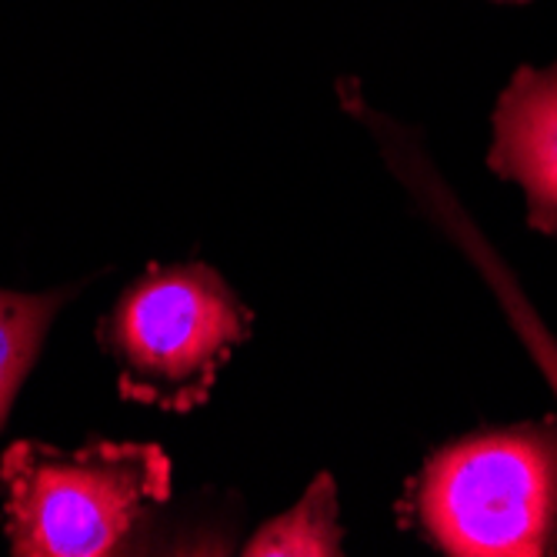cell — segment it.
I'll return each mask as SVG.
<instances>
[{
	"label": "cell",
	"instance_id": "obj_1",
	"mask_svg": "<svg viewBox=\"0 0 557 557\" xmlns=\"http://www.w3.org/2000/svg\"><path fill=\"white\" fill-rule=\"evenodd\" d=\"M397 515L454 557L557 554V414L444 444L411 478Z\"/></svg>",
	"mask_w": 557,
	"mask_h": 557
},
{
	"label": "cell",
	"instance_id": "obj_2",
	"mask_svg": "<svg viewBox=\"0 0 557 557\" xmlns=\"http://www.w3.org/2000/svg\"><path fill=\"white\" fill-rule=\"evenodd\" d=\"M171 497V461L158 444L90 441L61 450L17 441L0 458V515L21 557L121 554Z\"/></svg>",
	"mask_w": 557,
	"mask_h": 557
},
{
	"label": "cell",
	"instance_id": "obj_3",
	"mask_svg": "<svg viewBox=\"0 0 557 557\" xmlns=\"http://www.w3.org/2000/svg\"><path fill=\"white\" fill-rule=\"evenodd\" d=\"M255 314L208 264L147 268L97 324L124 400L187 414L205 404Z\"/></svg>",
	"mask_w": 557,
	"mask_h": 557
},
{
	"label": "cell",
	"instance_id": "obj_4",
	"mask_svg": "<svg viewBox=\"0 0 557 557\" xmlns=\"http://www.w3.org/2000/svg\"><path fill=\"white\" fill-rule=\"evenodd\" d=\"M487 168L524 190L528 224L557 234V61L521 67L494 108Z\"/></svg>",
	"mask_w": 557,
	"mask_h": 557
},
{
	"label": "cell",
	"instance_id": "obj_5",
	"mask_svg": "<svg viewBox=\"0 0 557 557\" xmlns=\"http://www.w3.org/2000/svg\"><path fill=\"white\" fill-rule=\"evenodd\" d=\"M344 528L337 487L331 474H318L290 511L271 518L244 544L247 557H337L344 554Z\"/></svg>",
	"mask_w": 557,
	"mask_h": 557
},
{
	"label": "cell",
	"instance_id": "obj_6",
	"mask_svg": "<svg viewBox=\"0 0 557 557\" xmlns=\"http://www.w3.org/2000/svg\"><path fill=\"white\" fill-rule=\"evenodd\" d=\"M74 294L77 287H61L50 294L0 290V428L37 361L50 324Z\"/></svg>",
	"mask_w": 557,
	"mask_h": 557
},
{
	"label": "cell",
	"instance_id": "obj_7",
	"mask_svg": "<svg viewBox=\"0 0 557 557\" xmlns=\"http://www.w3.org/2000/svg\"><path fill=\"white\" fill-rule=\"evenodd\" d=\"M494 4H531V0H494Z\"/></svg>",
	"mask_w": 557,
	"mask_h": 557
}]
</instances>
